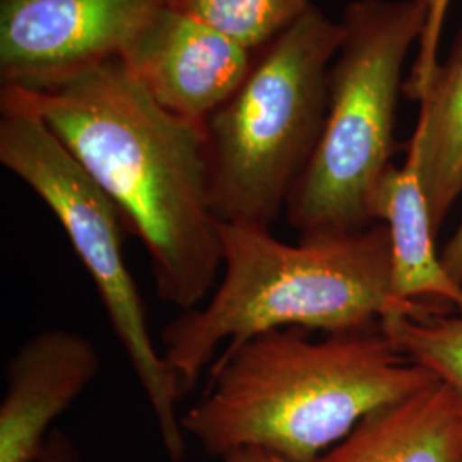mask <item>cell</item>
I'll list each match as a JSON object with an SVG mask.
<instances>
[{
  "mask_svg": "<svg viewBox=\"0 0 462 462\" xmlns=\"http://www.w3.org/2000/svg\"><path fill=\"white\" fill-rule=\"evenodd\" d=\"M444 0H353L329 74V108L314 156L300 175L286 219L301 236L364 230L396 149L402 70L416 38Z\"/></svg>",
  "mask_w": 462,
  "mask_h": 462,
  "instance_id": "5b68a950",
  "label": "cell"
},
{
  "mask_svg": "<svg viewBox=\"0 0 462 462\" xmlns=\"http://www.w3.org/2000/svg\"><path fill=\"white\" fill-rule=\"evenodd\" d=\"M0 163L45 202L66 231L146 394L170 461L182 462L183 389L151 336L146 305L124 257L122 216L42 116L11 99H0Z\"/></svg>",
  "mask_w": 462,
  "mask_h": 462,
  "instance_id": "8992f818",
  "label": "cell"
},
{
  "mask_svg": "<svg viewBox=\"0 0 462 462\" xmlns=\"http://www.w3.org/2000/svg\"><path fill=\"white\" fill-rule=\"evenodd\" d=\"M383 330L416 364L447 383L462 402V315L446 305L423 303L413 314L383 319Z\"/></svg>",
  "mask_w": 462,
  "mask_h": 462,
  "instance_id": "4fadbf2b",
  "label": "cell"
},
{
  "mask_svg": "<svg viewBox=\"0 0 462 462\" xmlns=\"http://www.w3.org/2000/svg\"><path fill=\"white\" fill-rule=\"evenodd\" d=\"M165 0H0V86L36 91L116 59Z\"/></svg>",
  "mask_w": 462,
  "mask_h": 462,
  "instance_id": "52a82bcc",
  "label": "cell"
},
{
  "mask_svg": "<svg viewBox=\"0 0 462 462\" xmlns=\"http://www.w3.org/2000/svg\"><path fill=\"white\" fill-rule=\"evenodd\" d=\"M315 462H462V402L440 380L364 418Z\"/></svg>",
  "mask_w": 462,
  "mask_h": 462,
  "instance_id": "8fae6325",
  "label": "cell"
},
{
  "mask_svg": "<svg viewBox=\"0 0 462 462\" xmlns=\"http://www.w3.org/2000/svg\"><path fill=\"white\" fill-rule=\"evenodd\" d=\"M33 462H81V454L64 430L53 429L45 448Z\"/></svg>",
  "mask_w": 462,
  "mask_h": 462,
  "instance_id": "9a60e30c",
  "label": "cell"
},
{
  "mask_svg": "<svg viewBox=\"0 0 462 462\" xmlns=\"http://www.w3.org/2000/svg\"><path fill=\"white\" fill-rule=\"evenodd\" d=\"M223 265L215 290L163 329V356L183 394L231 347L269 330L328 334L375 328L413 314L393 297L391 238L383 223L301 236L286 244L269 228L219 223Z\"/></svg>",
  "mask_w": 462,
  "mask_h": 462,
  "instance_id": "3957f363",
  "label": "cell"
},
{
  "mask_svg": "<svg viewBox=\"0 0 462 462\" xmlns=\"http://www.w3.org/2000/svg\"><path fill=\"white\" fill-rule=\"evenodd\" d=\"M420 99L411 143L435 230L462 194V32L444 66H431L402 86Z\"/></svg>",
  "mask_w": 462,
  "mask_h": 462,
  "instance_id": "7c38bea8",
  "label": "cell"
},
{
  "mask_svg": "<svg viewBox=\"0 0 462 462\" xmlns=\"http://www.w3.org/2000/svg\"><path fill=\"white\" fill-rule=\"evenodd\" d=\"M440 257L450 276L462 282V219L459 226L452 233L450 240L447 242L446 247L440 252Z\"/></svg>",
  "mask_w": 462,
  "mask_h": 462,
  "instance_id": "2e32d148",
  "label": "cell"
},
{
  "mask_svg": "<svg viewBox=\"0 0 462 462\" xmlns=\"http://www.w3.org/2000/svg\"><path fill=\"white\" fill-rule=\"evenodd\" d=\"M0 99L42 116L116 204L163 301L183 312L208 300L223 252L202 125L151 98L118 57L43 89H0Z\"/></svg>",
  "mask_w": 462,
  "mask_h": 462,
  "instance_id": "6da1fadb",
  "label": "cell"
},
{
  "mask_svg": "<svg viewBox=\"0 0 462 462\" xmlns=\"http://www.w3.org/2000/svg\"><path fill=\"white\" fill-rule=\"evenodd\" d=\"M97 346L81 332L45 329L26 339L5 366L0 402V462L38 459L53 421L98 377Z\"/></svg>",
  "mask_w": 462,
  "mask_h": 462,
  "instance_id": "9c48e42d",
  "label": "cell"
},
{
  "mask_svg": "<svg viewBox=\"0 0 462 462\" xmlns=\"http://www.w3.org/2000/svg\"><path fill=\"white\" fill-rule=\"evenodd\" d=\"M345 30L314 4L255 51L245 81L202 124L221 223L269 228L324 133L329 74Z\"/></svg>",
  "mask_w": 462,
  "mask_h": 462,
  "instance_id": "277c9868",
  "label": "cell"
},
{
  "mask_svg": "<svg viewBox=\"0 0 462 462\" xmlns=\"http://www.w3.org/2000/svg\"><path fill=\"white\" fill-rule=\"evenodd\" d=\"M370 211L374 223H383L389 230L393 297L397 305L414 310L430 298L462 315V282L450 276L437 252V230L413 144L404 165H393L383 173Z\"/></svg>",
  "mask_w": 462,
  "mask_h": 462,
  "instance_id": "30bf717a",
  "label": "cell"
},
{
  "mask_svg": "<svg viewBox=\"0 0 462 462\" xmlns=\"http://www.w3.org/2000/svg\"><path fill=\"white\" fill-rule=\"evenodd\" d=\"M223 462H290L284 457H281L274 452H269L265 448L259 447H240L226 452L223 457Z\"/></svg>",
  "mask_w": 462,
  "mask_h": 462,
  "instance_id": "e0dca14e",
  "label": "cell"
},
{
  "mask_svg": "<svg viewBox=\"0 0 462 462\" xmlns=\"http://www.w3.org/2000/svg\"><path fill=\"white\" fill-rule=\"evenodd\" d=\"M437 380L382 324L322 341L269 330L216 358L208 389L182 416L183 433L215 457L259 447L315 462L368 414Z\"/></svg>",
  "mask_w": 462,
  "mask_h": 462,
  "instance_id": "7a4b0ae2",
  "label": "cell"
},
{
  "mask_svg": "<svg viewBox=\"0 0 462 462\" xmlns=\"http://www.w3.org/2000/svg\"><path fill=\"white\" fill-rule=\"evenodd\" d=\"M165 4L250 51L271 43L312 5L310 0H165Z\"/></svg>",
  "mask_w": 462,
  "mask_h": 462,
  "instance_id": "5bb4252c",
  "label": "cell"
},
{
  "mask_svg": "<svg viewBox=\"0 0 462 462\" xmlns=\"http://www.w3.org/2000/svg\"><path fill=\"white\" fill-rule=\"evenodd\" d=\"M118 59L151 98L202 125L245 81L255 51L163 4L134 32Z\"/></svg>",
  "mask_w": 462,
  "mask_h": 462,
  "instance_id": "ba28073f",
  "label": "cell"
}]
</instances>
